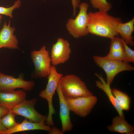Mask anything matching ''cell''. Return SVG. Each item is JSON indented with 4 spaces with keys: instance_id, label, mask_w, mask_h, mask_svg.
<instances>
[{
    "instance_id": "1",
    "label": "cell",
    "mask_w": 134,
    "mask_h": 134,
    "mask_svg": "<svg viewBox=\"0 0 134 134\" xmlns=\"http://www.w3.org/2000/svg\"><path fill=\"white\" fill-rule=\"evenodd\" d=\"M122 22L120 18L109 15L107 12L99 10L88 13V29L89 33L111 38L118 36L116 27Z\"/></svg>"
},
{
    "instance_id": "2",
    "label": "cell",
    "mask_w": 134,
    "mask_h": 134,
    "mask_svg": "<svg viewBox=\"0 0 134 134\" xmlns=\"http://www.w3.org/2000/svg\"><path fill=\"white\" fill-rule=\"evenodd\" d=\"M59 82L62 94L66 99L93 95L85 83L75 75L69 74L63 76Z\"/></svg>"
},
{
    "instance_id": "3",
    "label": "cell",
    "mask_w": 134,
    "mask_h": 134,
    "mask_svg": "<svg viewBox=\"0 0 134 134\" xmlns=\"http://www.w3.org/2000/svg\"><path fill=\"white\" fill-rule=\"evenodd\" d=\"M95 63L101 68L105 72L107 82L110 85L115 76L119 73L125 71H131L134 67L128 63L123 61L110 59L106 56L95 55L93 57Z\"/></svg>"
},
{
    "instance_id": "4",
    "label": "cell",
    "mask_w": 134,
    "mask_h": 134,
    "mask_svg": "<svg viewBox=\"0 0 134 134\" xmlns=\"http://www.w3.org/2000/svg\"><path fill=\"white\" fill-rule=\"evenodd\" d=\"M63 74L58 73L55 66H51L50 74L47 77L48 82L46 88L40 92L39 96L46 99L48 104L49 112L45 124L49 126L54 125L52 115L56 113V110L52 104L53 98L59 81Z\"/></svg>"
},
{
    "instance_id": "5",
    "label": "cell",
    "mask_w": 134,
    "mask_h": 134,
    "mask_svg": "<svg viewBox=\"0 0 134 134\" xmlns=\"http://www.w3.org/2000/svg\"><path fill=\"white\" fill-rule=\"evenodd\" d=\"M89 5L86 2L80 3L79 12L74 19H69L66 24V29L74 38H78L87 35L88 29V9Z\"/></svg>"
},
{
    "instance_id": "6",
    "label": "cell",
    "mask_w": 134,
    "mask_h": 134,
    "mask_svg": "<svg viewBox=\"0 0 134 134\" xmlns=\"http://www.w3.org/2000/svg\"><path fill=\"white\" fill-rule=\"evenodd\" d=\"M31 56L35 66V77H47L50 74L51 66V59L45 46H43L38 51H32Z\"/></svg>"
},
{
    "instance_id": "7",
    "label": "cell",
    "mask_w": 134,
    "mask_h": 134,
    "mask_svg": "<svg viewBox=\"0 0 134 134\" xmlns=\"http://www.w3.org/2000/svg\"><path fill=\"white\" fill-rule=\"evenodd\" d=\"M38 99L34 98L30 100H25L10 110L16 115L23 116L31 122L39 123L46 122L47 116L42 115L35 109L34 106Z\"/></svg>"
},
{
    "instance_id": "8",
    "label": "cell",
    "mask_w": 134,
    "mask_h": 134,
    "mask_svg": "<svg viewBox=\"0 0 134 134\" xmlns=\"http://www.w3.org/2000/svg\"><path fill=\"white\" fill-rule=\"evenodd\" d=\"M35 85L32 80L27 81L20 75L17 78L5 74L0 72V91H13L17 88H22L26 91H31Z\"/></svg>"
},
{
    "instance_id": "9",
    "label": "cell",
    "mask_w": 134,
    "mask_h": 134,
    "mask_svg": "<svg viewBox=\"0 0 134 134\" xmlns=\"http://www.w3.org/2000/svg\"><path fill=\"white\" fill-rule=\"evenodd\" d=\"M66 99L70 110L83 117H86L90 113L98 101L97 97L93 95Z\"/></svg>"
},
{
    "instance_id": "10",
    "label": "cell",
    "mask_w": 134,
    "mask_h": 134,
    "mask_svg": "<svg viewBox=\"0 0 134 134\" xmlns=\"http://www.w3.org/2000/svg\"><path fill=\"white\" fill-rule=\"evenodd\" d=\"M71 50L68 41L62 38H58L56 42L53 44L50 57L53 66L64 63L69 59Z\"/></svg>"
},
{
    "instance_id": "11",
    "label": "cell",
    "mask_w": 134,
    "mask_h": 134,
    "mask_svg": "<svg viewBox=\"0 0 134 134\" xmlns=\"http://www.w3.org/2000/svg\"><path fill=\"white\" fill-rule=\"evenodd\" d=\"M56 90L59 100V116L62 126L61 131L64 133V132L71 130L73 127L70 118V110L67 100L62 94L59 82Z\"/></svg>"
},
{
    "instance_id": "12",
    "label": "cell",
    "mask_w": 134,
    "mask_h": 134,
    "mask_svg": "<svg viewBox=\"0 0 134 134\" xmlns=\"http://www.w3.org/2000/svg\"><path fill=\"white\" fill-rule=\"evenodd\" d=\"M27 96L26 92L22 90L0 91V106L6 107L10 110L26 99Z\"/></svg>"
},
{
    "instance_id": "13",
    "label": "cell",
    "mask_w": 134,
    "mask_h": 134,
    "mask_svg": "<svg viewBox=\"0 0 134 134\" xmlns=\"http://www.w3.org/2000/svg\"><path fill=\"white\" fill-rule=\"evenodd\" d=\"M10 21L8 25L5 22L0 31V49L2 47L10 49H19L18 41L14 33L15 30L14 27L10 26Z\"/></svg>"
},
{
    "instance_id": "14",
    "label": "cell",
    "mask_w": 134,
    "mask_h": 134,
    "mask_svg": "<svg viewBox=\"0 0 134 134\" xmlns=\"http://www.w3.org/2000/svg\"><path fill=\"white\" fill-rule=\"evenodd\" d=\"M35 130H44L49 133L51 128L49 126L46 125L44 122H31L25 118L21 123H19L14 127L0 131V134H11L20 132Z\"/></svg>"
},
{
    "instance_id": "15",
    "label": "cell",
    "mask_w": 134,
    "mask_h": 134,
    "mask_svg": "<svg viewBox=\"0 0 134 134\" xmlns=\"http://www.w3.org/2000/svg\"><path fill=\"white\" fill-rule=\"evenodd\" d=\"M111 132L122 134H133L134 127L125 120V117L117 116L113 118L112 124L107 127Z\"/></svg>"
},
{
    "instance_id": "16",
    "label": "cell",
    "mask_w": 134,
    "mask_h": 134,
    "mask_svg": "<svg viewBox=\"0 0 134 134\" xmlns=\"http://www.w3.org/2000/svg\"><path fill=\"white\" fill-rule=\"evenodd\" d=\"M116 30L127 44L133 46L134 45L132 34L134 31V17L128 22L119 24Z\"/></svg>"
},
{
    "instance_id": "17",
    "label": "cell",
    "mask_w": 134,
    "mask_h": 134,
    "mask_svg": "<svg viewBox=\"0 0 134 134\" xmlns=\"http://www.w3.org/2000/svg\"><path fill=\"white\" fill-rule=\"evenodd\" d=\"M95 75L100 81H96V86L105 92L108 96L109 101L117 111L119 116L122 117H124V115L123 112V110L111 92L110 85L106 83L101 75H100L97 73H96Z\"/></svg>"
},
{
    "instance_id": "18",
    "label": "cell",
    "mask_w": 134,
    "mask_h": 134,
    "mask_svg": "<svg viewBox=\"0 0 134 134\" xmlns=\"http://www.w3.org/2000/svg\"><path fill=\"white\" fill-rule=\"evenodd\" d=\"M111 91L122 110L128 111L131 101L128 95L115 88L111 89Z\"/></svg>"
},
{
    "instance_id": "19",
    "label": "cell",
    "mask_w": 134,
    "mask_h": 134,
    "mask_svg": "<svg viewBox=\"0 0 134 134\" xmlns=\"http://www.w3.org/2000/svg\"><path fill=\"white\" fill-rule=\"evenodd\" d=\"M16 115L10 110L6 115L1 119V121L6 129H12L19 123H16L15 119Z\"/></svg>"
},
{
    "instance_id": "20",
    "label": "cell",
    "mask_w": 134,
    "mask_h": 134,
    "mask_svg": "<svg viewBox=\"0 0 134 134\" xmlns=\"http://www.w3.org/2000/svg\"><path fill=\"white\" fill-rule=\"evenodd\" d=\"M92 7L99 10L108 12L111 8V4L108 2L106 0H90Z\"/></svg>"
},
{
    "instance_id": "21",
    "label": "cell",
    "mask_w": 134,
    "mask_h": 134,
    "mask_svg": "<svg viewBox=\"0 0 134 134\" xmlns=\"http://www.w3.org/2000/svg\"><path fill=\"white\" fill-rule=\"evenodd\" d=\"M21 4L20 0H17L14 2L13 5L9 7L0 6V14L6 15L12 19L13 17L12 15L13 11L19 8Z\"/></svg>"
},
{
    "instance_id": "22",
    "label": "cell",
    "mask_w": 134,
    "mask_h": 134,
    "mask_svg": "<svg viewBox=\"0 0 134 134\" xmlns=\"http://www.w3.org/2000/svg\"><path fill=\"white\" fill-rule=\"evenodd\" d=\"M110 51L124 49V41L122 38L117 36L111 38Z\"/></svg>"
},
{
    "instance_id": "23",
    "label": "cell",
    "mask_w": 134,
    "mask_h": 134,
    "mask_svg": "<svg viewBox=\"0 0 134 134\" xmlns=\"http://www.w3.org/2000/svg\"><path fill=\"white\" fill-rule=\"evenodd\" d=\"M106 56L108 58L123 61H125L126 57L124 49L110 51L109 53Z\"/></svg>"
},
{
    "instance_id": "24",
    "label": "cell",
    "mask_w": 134,
    "mask_h": 134,
    "mask_svg": "<svg viewBox=\"0 0 134 134\" xmlns=\"http://www.w3.org/2000/svg\"><path fill=\"white\" fill-rule=\"evenodd\" d=\"M124 50L126 55V59L124 62L128 63H134V51L129 48L127 44L124 41Z\"/></svg>"
},
{
    "instance_id": "25",
    "label": "cell",
    "mask_w": 134,
    "mask_h": 134,
    "mask_svg": "<svg viewBox=\"0 0 134 134\" xmlns=\"http://www.w3.org/2000/svg\"><path fill=\"white\" fill-rule=\"evenodd\" d=\"M73 8V16H76V9L79 7L80 0H70Z\"/></svg>"
},
{
    "instance_id": "26",
    "label": "cell",
    "mask_w": 134,
    "mask_h": 134,
    "mask_svg": "<svg viewBox=\"0 0 134 134\" xmlns=\"http://www.w3.org/2000/svg\"><path fill=\"white\" fill-rule=\"evenodd\" d=\"M9 111V109L7 108L0 106V119L7 114Z\"/></svg>"
},
{
    "instance_id": "27",
    "label": "cell",
    "mask_w": 134,
    "mask_h": 134,
    "mask_svg": "<svg viewBox=\"0 0 134 134\" xmlns=\"http://www.w3.org/2000/svg\"><path fill=\"white\" fill-rule=\"evenodd\" d=\"M51 128V130L50 132L49 133L50 134H63L64 133L61 131L56 127L53 126Z\"/></svg>"
},
{
    "instance_id": "28",
    "label": "cell",
    "mask_w": 134,
    "mask_h": 134,
    "mask_svg": "<svg viewBox=\"0 0 134 134\" xmlns=\"http://www.w3.org/2000/svg\"><path fill=\"white\" fill-rule=\"evenodd\" d=\"M6 129L3 125L1 121V119H0V131H4Z\"/></svg>"
},
{
    "instance_id": "29",
    "label": "cell",
    "mask_w": 134,
    "mask_h": 134,
    "mask_svg": "<svg viewBox=\"0 0 134 134\" xmlns=\"http://www.w3.org/2000/svg\"><path fill=\"white\" fill-rule=\"evenodd\" d=\"M2 18V15H0V24L1 22V20Z\"/></svg>"
}]
</instances>
